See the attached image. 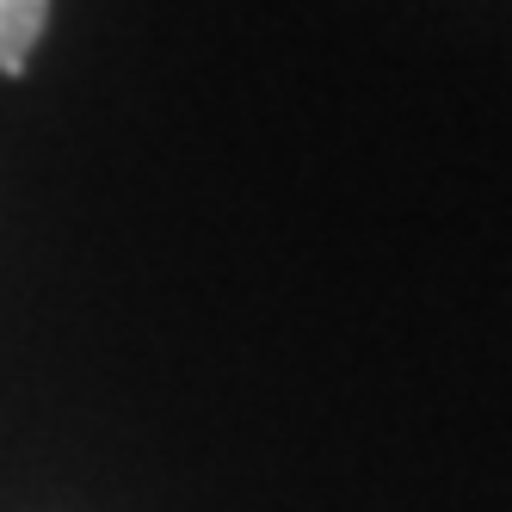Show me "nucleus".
Listing matches in <instances>:
<instances>
[{
	"mask_svg": "<svg viewBox=\"0 0 512 512\" xmlns=\"http://www.w3.org/2000/svg\"><path fill=\"white\" fill-rule=\"evenodd\" d=\"M50 25V0H0V75H25V56L38 50Z\"/></svg>",
	"mask_w": 512,
	"mask_h": 512,
	"instance_id": "obj_1",
	"label": "nucleus"
}]
</instances>
